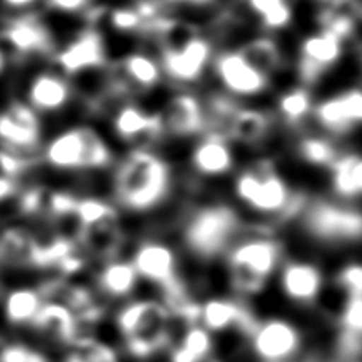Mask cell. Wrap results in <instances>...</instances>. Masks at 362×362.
<instances>
[{
    "label": "cell",
    "mask_w": 362,
    "mask_h": 362,
    "mask_svg": "<svg viewBox=\"0 0 362 362\" xmlns=\"http://www.w3.org/2000/svg\"><path fill=\"white\" fill-rule=\"evenodd\" d=\"M40 139V123L28 104L15 103L0 114V141L11 151L33 152Z\"/></svg>",
    "instance_id": "obj_16"
},
{
    "label": "cell",
    "mask_w": 362,
    "mask_h": 362,
    "mask_svg": "<svg viewBox=\"0 0 362 362\" xmlns=\"http://www.w3.org/2000/svg\"><path fill=\"white\" fill-rule=\"evenodd\" d=\"M216 78L228 95L254 98L268 90L270 77L259 71L240 49H227L212 58Z\"/></svg>",
    "instance_id": "obj_10"
},
{
    "label": "cell",
    "mask_w": 362,
    "mask_h": 362,
    "mask_svg": "<svg viewBox=\"0 0 362 362\" xmlns=\"http://www.w3.org/2000/svg\"><path fill=\"white\" fill-rule=\"evenodd\" d=\"M58 64L67 76H77L105 64V45L96 29H86L59 52Z\"/></svg>",
    "instance_id": "obj_18"
},
{
    "label": "cell",
    "mask_w": 362,
    "mask_h": 362,
    "mask_svg": "<svg viewBox=\"0 0 362 362\" xmlns=\"http://www.w3.org/2000/svg\"><path fill=\"white\" fill-rule=\"evenodd\" d=\"M297 153L305 163L313 166H330L340 152L329 137L303 136L297 142Z\"/></svg>",
    "instance_id": "obj_32"
},
{
    "label": "cell",
    "mask_w": 362,
    "mask_h": 362,
    "mask_svg": "<svg viewBox=\"0 0 362 362\" xmlns=\"http://www.w3.org/2000/svg\"><path fill=\"white\" fill-rule=\"evenodd\" d=\"M0 362H47L45 356L20 343L5 346L0 351Z\"/></svg>",
    "instance_id": "obj_37"
},
{
    "label": "cell",
    "mask_w": 362,
    "mask_h": 362,
    "mask_svg": "<svg viewBox=\"0 0 362 362\" xmlns=\"http://www.w3.org/2000/svg\"><path fill=\"white\" fill-rule=\"evenodd\" d=\"M118 80L123 85H129L136 90H152L163 78L160 61L153 56L136 52L131 53L118 64Z\"/></svg>",
    "instance_id": "obj_24"
},
{
    "label": "cell",
    "mask_w": 362,
    "mask_h": 362,
    "mask_svg": "<svg viewBox=\"0 0 362 362\" xmlns=\"http://www.w3.org/2000/svg\"><path fill=\"white\" fill-rule=\"evenodd\" d=\"M316 123L327 133L341 136L362 124V88L353 86L315 104Z\"/></svg>",
    "instance_id": "obj_12"
},
{
    "label": "cell",
    "mask_w": 362,
    "mask_h": 362,
    "mask_svg": "<svg viewBox=\"0 0 362 362\" xmlns=\"http://www.w3.org/2000/svg\"><path fill=\"white\" fill-rule=\"evenodd\" d=\"M329 168L337 195L348 202L362 198V155L340 153Z\"/></svg>",
    "instance_id": "obj_27"
},
{
    "label": "cell",
    "mask_w": 362,
    "mask_h": 362,
    "mask_svg": "<svg viewBox=\"0 0 362 362\" xmlns=\"http://www.w3.org/2000/svg\"><path fill=\"white\" fill-rule=\"evenodd\" d=\"M335 281L346 294V298L362 297V264L351 262V264L345 265L337 274Z\"/></svg>",
    "instance_id": "obj_36"
},
{
    "label": "cell",
    "mask_w": 362,
    "mask_h": 362,
    "mask_svg": "<svg viewBox=\"0 0 362 362\" xmlns=\"http://www.w3.org/2000/svg\"><path fill=\"white\" fill-rule=\"evenodd\" d=\"M67 362H118L114 349L101 341L82 337L76 345Z\"/></svg>",
    "instance_id": "obj_35"
},
{
    "label": "cell",
    "mask_w": 362,
    "mask_h": 362,
    "mask_svg": "<svg viewBox=\"0 0 362 362\" xmlns=\"http://www.w3.org/2000/svg\"><path fill=\"white\" fill-rule=\"evenodd\" d=\"M230 281L238 296H255L265 289L283 265L284 249L270 236H251L236 241L227 251Z\"/></svg>",
    "instance_id": "obj_3"
},
{
    "label": "cell",
    "mask_w": 362,
    "mask_h": 362,
    "mask_svg": "<svg viewBox=\"0 0 362 362\" xmlns=\"http://www.w3.org/2000/svg\"><path fill=\"white\" fill-rule=\"evenodd\" d=\"M303 228L311 238L327 246L362 241V212L348 204L315 199L302 208Z\"/></svg>",
    "instance_id": "obj_7"
},
{
    "label": "cell",
    "mask_w": 362,
    "mask_h": 362,
    "mask_svg": "<svg viewBox=\"0 0 362 362\" xmlns=\"http://www.w3.org/2000/svg\"><path fill=\"white\" fill-rule=\"evenodd\" d=\"M4 67H5V54L0 52V72L4 71Z\"/></svg>",
    "instance_id": "obj_43"
},
{
    "label": "cell",
    "mask_w": 362,
    "mask_h": 362,
    "mask_svg": "<svg viewBox=\"0 0 362 362\" xmlns=\"http://www.w3.org/2000/svg\"><path fill=\"white\" fill-rule=\"evenodd\" d=\"M272 122L265 112L259 109H241L238 107L230 117L226 124V131L230 141H236L246 146H255L267 137Z\"/></svg>",
    "instance_id": "obj_26"
},
{
    "label": "cell",
    "mask_w": 362,
    "mask_h": 362,
    "mask_svg": "<svg viewBox=\"0 0 362 362\" xmlns=\"http://www.w3.org/2000/svg\"><path fill=\"white\" fill-rule=\"evenodd\" d=\"M43 298L40 291L30 289V287H23L11 292L5 302V315L8 321L13 324H26L33 322L34 317L42 308Z\"/></svg>",
    "instance_id": "obj_30"
},
{
    "label": "cell",
    "mask_w": 362,
    "mask_h": 362,
    "mask_svg": "<svg viewBox=\"0 0 362 362\" xmlns=\"http://www.w3.org/2000/svg\"><path fill=\"white\" fill-rule=\"evenodd\" d=\"M112 129L124 142L155 141L165 133L161 117L134 103H124L112 115Z\"/></svg>",
    "instance_id": "obj_19"
},
{
    "label": "cell",
    "mask_w": 362,
    "mask_h": 362,
    "mask_svg": "<svg viewBox=\"0 0 362 362\" xmlns=\"http://www.w3.org/2000/svg\"><path fill=\"white\" fill-rule=\"evenodd\" d=\"M214 335L198 322H193L171 345V362H209L214 356Z\"/></svg>",
    "instance_id": "obj_25"
},
{
    "label": "cell",
    "mask_w": 362,
    "mask_h": 362,
    "mask_svg": "<svg viewBox=\"0 0 362 362\" xmlns=\"http://www.w3.org/2000/svg\"><path fill=\"white\" fill-rule=\"evenodd\" d=\"M173 320L165 302L146 298L123 305L115 322L128 353L147 359L173 345Z\"/></svg>",
    "instance_id": "obj_2"
},
{
    "label": "cell",
    "mask_w": 362,
    "mask_h": 362,
    "mask_svg": "<svg viewBox=\"0 0 362 362\" xmlns=\"http://www.w3.org/2000/svg\"><path fill=\"white\" fill-rule=\"evenodd\" d=\"M139 281L131 260L120 257L104 260L96 276L99 292L109 298H117V300L133 294Z\"/></svg>",
    "instance_id": "obj_22"
},
{
    "label": "cell",
    "mask_w": 362,
    "mask_h": 362,
    "mask_svg": "<svg viewBox=\"0 0 362 362\" xmlns=\"http://www.w3.org/2000/svg\"><path fill=\"white\" fill-rule=\"evenodd\" d=\"M279 291L287 300L297 305H313L324 289L322 270L313 262L291 260L279 267Z\"/></svg>",
    "instance_id": "obj_13"
},
{
    "label": "cell",
    "mask_w": 362,
    "mask_h": 362,
    "mask_svg": "<svg viewBox=\"0 0 362 362\" xmlns=\"http://www.w3.org/2000/svg\"><path fill=\"white\" fill-rule=\"evenodd\" d=\"M163 2L185 4V5H204V4H209L211 0H163Z\"/></svg>",
    "instance_id": "obj_42"
},
{
    "label": "cell",
    "mask_w": 362,
    "mask_h": 362,
    "mask_svg": "<svg viewBox=\"0 0 362 362\" xmlns=\"http://www.w3.org/2000/svg\"><path fill=\"white\" fill-rule=\"evenodd\" d=\"M241 232V219L226 204H209L197 209L187 219L182 236L190 254L202 260L226 255Z\"/></svg>",
    "instance_id": "obj_5"
},
{
    "label": "cell",
    "mask_w": 362,
    "mask_h": 362,
    "mask_svg": "<svg viewBox=\"0 0 362 362\" xmlns=\"http://www.w3.org/2000/svg\"><path fill=\"white\" fill-rule=\"evenodd\" d=\"M74 217L77 219L80 230L98 226V223L101 222L118 219L117 209L114 204L109 202H104L101 198H93V197L77 199Z\"/></svg>",
    "instance_id": "obj_33"
},
{
    "label": "cell",
    "mask_w": 362,
    "mask_h": 362,
    "mask_svg": "<svg viewBox=\"0 0 362 362\" xmlns=\"http://www.w3.org/2000/svg\"><path fill=\"white\" fill-rule=\"evenodd\" d=\"M109 24L118 33H146L148 30V20L144 15L139 4L133 7H117L109 11Z\"/></svg>",
    "instance_id": "obj_34"
},
{
    "label": "cell",
    "mask_w": 362,
    "mask_h": 362,
    "mask_svg": "<svg viewBox=\"0 0 362 362\" xmlns=\"http://www.w3.org/2000/svg\"><path fill=\"white\" fill-rule=\"evenodd\" d=\"M5 39L18 53H45L52 49V35L45 24L34 16H24L10 23Z\"/></svg>",
    "instance_id": "obj_23"
},
{
    "label": "cell",
    "mask_w": 362,
    "mask_h": 362,
    "mask_svg": "<svg viewBox=\"0 0 362 362\" xmlns=\"http://www.w3.org/2000/svg\"><path fill=\"white\" fill-rule=\"evenodd\" d=\"M30 107L42 112H56L64 107L72 98V86L54 72L37 74L29 85Z\"/></svg>",
    "instance_id": "obj_21"
},
{
    "label": "cell",
    "mask_w": 362,
    "mask_h": 362,
    "mask_svg": "<svg viewBox=\"0 0 362 362\" xmlns=\"http://www.w3.org/2000/svg\"><path fill=\"white\" fill-rule=\"evenodd\" d=\"M313 107V98L305 85L284 91L278 99V114L289 127L302 124L311 115Z\"/></svg>",
    "instance_id": "obj_28"
},
{
    "label": "cell",
    "mask_w": 362,
    "mask_h": 362,
    "mask_svg": "<svg viewBox=\"0 0 362 362\" xmlns=\"http://www.w3.org/2000/svg\"><path fill=\"white\" fill-rule=\"evenodd\" d=\"M114 198L118 206L146 212L163 202L171 189V171L166 161L148 148H134L114 174Z\"/></svg>",
    "instance_id": "obj_1"
},
{
    "label": "cell",
    "mask_w": 362,
    "mask_h": 362,
    "mask_svg": "<svg viewBox=\"0 0 362 362\" xmlns=\"http://www.w3.org/2000/svg\"><path fill=\"white\" fill-rule=\"evenodd\" d=\"M240 52L252 62V64L272 77L281 66V53L274 40L267 37H257V39L249 40Z\"/></svg>",
    "instance_id": "obj_31"
},
{
    "label": "cell",
    "mask_w": 362,
    "mask_h": 362,
    "mask_svg": "<svg viewBox=\"0 0 362 362\" xmlns=\"http://www.w3.org/2000/svg\"><path fill=\"white\" fill-rule=\"evenodd\" d=\"M42 335L61 345H76L82 339L80 322L71 310L58 302H43L39 313L30 322Z\"/></svg>",
    "instance_id": "obj_20"
},
{
    "label": "cell",
    "mask_w": 362,
    "mask_h": 362,
    "mask_svg": "<svg viewBox=\"0 0 362 362\" xmlns=\"http://www.w3.org/2000/svg\"><path fill=\"white\" fill-rule=\"evenodd\" d=\"M257 322L252 311L236 298L211 297L198 303V324L214 334L235 329L243 334H249Z\"/></svg>",
    "instance_id": "obj_14"
},
{
    "label": "cell",
    "mask_w": 362,
    "mask_h": 362,
    "mask_svg": "<svg viewBox=\"0 0 362 362\" xmlns=\"http://www.w3.org/2000/svg\"><path fill=\"white\" fill-rule=\"evenodd\" d=\"M361 15H362V11H361Z\"/></svg>",
    "instance_id": "obj_44"
},
{
    "label": "cell",
    "mask_w": 362,
    "mask_h": 362,
    "mask_svg": "<svg viewBox=\"0 0 362 362\" xmlns=\"http://www.w3.org/2000/svg\"><path fill=\"white\" fill-rule=\"evenodd\" d=\"M48 5L62 13H77L88 7L90 0H47Z\"/></svg>",
    "instance_id": "obj_39"
},
{
    "label": "cell",
    "mask_w": 362,
    "mask_h": 362,
    "mask_svg": "<svg viewBox=\"0 0 362 362\" xmlns=\"http://www.w3.org/2000/svg\"><path fill=\"white\" fill-rule=\"evenodd\" d=\"M190 165L199 176L221 177L235 166L232 141L219 129H206L190 153Z\"/></svg>",
    "instance_id": "obj_15"
},
{
    "label": "cell",
    "mask_w": 362,
    "mask_h": 362,
    "mask_svg": "<svg viewBox=\"0 0 362 362\" xmlns=\"http://www.w3.org/2000/svg\"><path fill=\"white\" fill-rule=\"evenodd\" d=\"M343 49L345 40L327 29L305 37L298 47V76L303 85L317 82L340 61Z\"/></svg>",
    "instance_id": "obj_11"
},
{
    "label": "cell",
    "mask_w": 362,
    "mask_h": 362,
    "mask_svg": "<svg viewBox=\"0 0 362 362\" xmlns=\"http://www.w3.org/2000/svg\"><path fill=\"white\" fill-rule=\"evenodd\" d=\"M251 13L268 30H279L291 26L294 20L291 0H245Z\"/></svg>",
    "instance_id": "obj_29"
},
{
    "label": "cell",
    "mask_w": 362,
    "mask_h": 362,
    "mask_svg": "<svg viewBox=\"0 0 362 362\" xmlns=\"http://www.w3.org/2000/svg\"><path fill=\"white\" fill-rule=\"evenodd\" d=\"M163 131L173 136L185 137L203 134L208 129V117L202 101L192 93H179L166 103L160 114Z\"/></svg>",
    "instance_id": "obj_17"
},
{
    "label": "cell",
    "mask_w": 362,
    "mask_h": 362,
    "mask_svg": "<svg viewBox=\"0 0 362 362\" xmlns=\"http://www.w3.org/2000/svg\"><path fill=\"white\" fill-rule=\"evenodd\" d=\"M247 339L254 356L262 362H289L303 346L302 330L278 316L257 320Z\"/></svg>",
    "instance_id": "obj_8"
},
{
    "label": "cell",
    "mask_w": 362,
    "mask_h": 362,
    "mask_svg": "<svg viewBox=\"0 0 362 362\" xmlns=\"http://www.w3.org/2000/svg\"><path fill=\"white\" fill-rule=\"evenodd\" d=\"M35 2L37 0H4V4H7L11 8H26Z\"/></svg>",
    "instance_id": "obj_41"
},
{
    "label": "cell",
    "mask_w": 362,
    "mask_h": 362,
    "mask_svg": "<svg viewBox=\"0 0 362 362\" xmlns=\"http://www.w3.org/2000/svg\"><path fill=\"white\" fill-rule=\"evenodd\" d=\"M15 192H16L15 179L7 177V176H0V202L7 199L8 197L13 195Z\"/></svg>",
    "instance_id": "obj_40"
},
{
    "label": "cell",
    "mask_w": 362,
    "mask_h": 362,
    "mask_svg": "<svg viewBox=\"0 0 362 362\" xmlns=\"http://www.w3.org/2000/svg\"><path fill=\"white\" fill-rule=\"evenodd\" d=\"M45 160L56 170H101L112 163V152L95 129L76 127L48 142Z\"/></svg>",
    "instance_id": "obj_6"
},
{
    "label": "cell",
    "mask_w": 362,
    "mask_h": 362,
    "mask_svg": "<svg viewBox=\"0 0 362 362\" xmlns=\"http://www.w3.org/2000/svg\"><path fill=\"white\" fill-rule=\"evenodd\" d=\"M24 168V160L18 153L0 151V176L15 179Z\"/></svg>",
    "instance_id": "obj_38"
},
{
    "label": "cell",
    "mask_w": 362,
    "mask_h": 362,
    "mask_svg": "<svg viewBox=\"0 0 362 362\" xmlns=\"http://www.w3.org/2000/svg\"><path fill=\"white\" fill-rule=\"evenodd\" d=\"M211 42L202 34L193 33L187 39L170 47H160V66L163 77L177 83H193L203 77L206 67L214 58Z\"/></svg>",
    "instance_id": "obj_9"
},
{
    "label": "cell",
    "mask_w": 362,
    "mask_h": 362,
    "mask_svg": "<svg viewBox=\"0 0 362 362\" xmlns=\"http://www.w3.org/2000/svg\"><path fill=\"white\" fill-rule=\"evenodd\" d=\"M233 192L243 204L264 216H291L305 206V199L267 161L243 170L235 179Z\"/></svg>",
    "instance_id": "obj_4"
}]
</instances>
